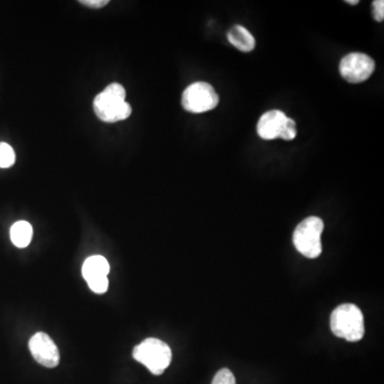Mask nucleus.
<instances>
[{
	"label": "nucleus",
	"instance_id": "obj_15",
	"mask_svg": "<svg viewBox=\"0 0 384 384\" xmlns=\"http://www.w3.org/2000/svg\"><path fill=\"white\" fill-rule=\"evenodd\" d=\"M80 4L89 8L100 9L109 4L108 0H81Z\"/></svg>",
	"mask_w": 384,
	"mask_h": 384
},
{
	"label": "nucleus",
	"instance_id": "obj_8",
	"mask_svg": "<svg viewBox=\"0 0 384 384\" xmlns=\"http://www.w3.org/2000/svg\"><path fill=\"white\" fill-rule=\"evenodd\" d=\"M29 349L36 362L47 368L58 366L60 362V353L57 346L49 335L44 332H38L30 338Z\"/></svg>",
	"mask_w": 384,
	"mask_h": 384
},
{
	"label": "nucleus",
	"instance_id": "obj_2",
	"mask_svg": "<svg viewBox=\"0 0 384 384\" xmlns=\"http://www.w3.org/2000/svg\"><path fill=\"white\" fill-rule=\"evenodd\" d=\"M331 330L335 336L348 341H358L365 334L364 316L356 305L345 303L333 311Z\"/></svg>",
	"mask_w": 384,
	"mask_h": 384
},
{
	"label": "nucleus",
	"instance_id": "obj_10",
	"mask_svg": "<svg viewBox=\"0 0 384 384\" xmlns=\"http://www.w3.org/2000/svg\"><path fill=\"white\" fill-rule=\"evenodd\" d=\"M228 40L233 46L243 53H249L255 47V38L249 30L240 25L234 26L228 32Z\"/></svg>",
	"mask_w": 384,
	"mask_h": 384
},
{
	"label": "nucleus",
	"instance_id": "obj_4",
	"mask_svg": "<svg viewBox=\"0 0 384 384\" xmlns=\"http://www.w3.org/2000/svg\"><path fill=\"white\" fill-rule=\"evenodd\" d=\"M324 221L318 217H309L298 224L294 235L296 249L307 258H317L321 254V234Z\"/></svg>",
	"mask_w": 384,
	"mask_h": 384
},
{
	"label": "nucleus",
	"instance_id": "obj_9",
	"mask_svg": "<svg viewBox=\"0 0 384 384\" xmlns=\"http://www.w3.org/2000/svg\"><path fill=\"white\" fill-rule=\"evenodd\" d=\"M110 270L108 262L104 256L93 255L85 260L82 266V275L87 283L107 279V274Z\"/></svg>",
	"mask_w": 384,
	"mask_h": 384
},
{
	"label": "nucleus",
	"instance_id": "obj_13",
	"mask_svg": "<svg viewBox=\"0 0 384 384\" xmlns=\"http://www.w3.org/2000/svg\"><path fill=\"white\" fill-rule=\"evenodd\" d=\"M213 384H236V380L230 369L223 368L215 373Z\"/></svg>",
	"mask_w": 384,
	"mask_h": 384
},
{
	"label": "nucleus",
	"instance_id": "obj_3",
	"mask_svg": "<svg viewBox=\"0 0 384 384\" xmlns=\"http://www.w3.org/2000/svg\"><path fill=\"white\" fill-rule=\"evenodd\" d=\"M134 360L144 365L153 375H161L172 360V351L164 341L146 338L136 346L132 352Z\"/></svg>",
	"mask_w": 384,
	"mask_h": 384
},
{
	"label": "nucleus",
	"instance_id": "obj_11",
	"mask_svg": "<svg viewBox=\"0 0 384 384\" xmlns=\"http://www.w3.org/2000/svg\"><path fill=\"white\" fill-rule=\"evenodd\" d=\"M32 234L31 224L27 221L16 222L10 230L11 240L17 247H27L31 241Z\"/></svg>",
	"mask_w": 384,
	"mask_h": 384
},
{
	"label": "nucleus",
	"instance_id": "obj_1",
	"mask_svg": "<svg viewBox=\"0 0 384 384\" xmlns=\"http://www.w3.org/2000/svg\"><path fill=\"white\" fill-rule=\"evenodd\" d=\"M126 92L119 83H111L94 98L93 108L100 121L115 123L132 114V107L125 102Z\"/></svg>",
	"mask_w": 384,
	"mask_h": 384
},
{
	"label": "nucleus",
	"instance_id": "obj_12",
	"mask_svg": "<svg viewBox=\"0 0 384 384\" xmlns=\"http://www.w3.org/2000/svg\"><path fill=\"white\" fill-rule=\"evenodd\" d=\"M15 162V153L8 143L0 142V168H9Z\"/></svg>",
	"mask_w": 384,
	"mask_h": 384
},
{
	"label": "nucleus",
	"instance_id": "obj_5",
	"mask_svg": "<svg viewBox=\"0 0 384 384\" xmlns=\"http://www.w3.org/2000/svg\"><path fill=\"white\" fill-rule=\"evenodd\" d=\"M257 134L267 141L277 138L292 141L297 137L296 122L277 109L267 111L258 119Z\"/></svg>",
	"mask_w": 384,
	"mask_h": 384
},
{
	"label": "nucleus",
	"instance_id": "obj_16",
	"mask_svg": "<svg viewBox=\"0 0 384 384\" xmlns=\"http://www.w3.org/2000/svg\"><path fill=\"white\" fill-rule=\"evenodd\" d=\"M346 2H347V4H351V6H356V4H358L360 1H358V0H346Z\"/></svg>",
	"mask_w": 384,
	"mask_h": 384
},
{
	"label": "nucleus",
	"instance_id": "obj_6",
	"mask_svg": "<svg viewBox=\"0 0 384 384\" xmlns=\"http://www.w3.org/2000/svg\"><path fill=\"white\" fill-rule=\"evenodd\" d=\"M219 104L218 95L213 85L198 81L186 87L181 96V105L188 112L203 113L213 110Z\"/></svg>",
	"mask_w": 384,
	"mask_h": 384
},
{
	"label": "nucleus",
	"instance_id": "obj_7",
	"mask_svg": "<svg viewBox=\"0 0 384 384\" xmlns=\"http://www.w3.org/2000/svg\"><path fill=\"white\" fill-rule=\"evenodd\" d=\"M375 68L373 58L362 53H348L339 63L341 77L350 83L364 82L373 75Z\"/></svg>",
	"mask_w": 384,
	"mask_h": 384
},
{
	"label": "nucleus",
	"instance_id": "obj_14",
	"mask_svg": "<svg viewBox=\"0 0 384 384\" xmlns=\"http://www.w3.org/2000/svg\"><path fill=\"white\" fill-rule=\"evenodd\" d=\"M373 18L377 21H383L384 19V1L383 0H375L373 1Z\"/></svg>",
	"mask_w": 384,
	"mask_h": 384
}]
</instances>
